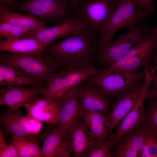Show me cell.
<instances>
[{"label":"cell","instance_id":"9","mask_svg":"<svg viewBox=\"0 0 157 157\" xmlns=\"http://www.w3.org/2000/svg\"><path fill=\"white\" fill-rule=\"evenodd\" d=\"M149 85L145 80L139 81L132 85L127 92L116 97L113 109L108 115V136L142 98L145 97V100L150 99L151 88Z\"/></svg>","mask_w":157,"mask_h":157},{"label":"cell","instance_id":"35","mask_svg":"<svg viewBox=\"0 0 157 157\" xmlns=\"http://www.w3.org/2000/svg\"><path fill=\"white\" fill-rule=\"evenodd\" d=\"M154 48L156 49H157V40H156L155 43Z\"/></svg>","mask_w":157,"mask_h":157},{"label":"cell","instance_id":"25","mask_svg":"<svg viewBox=\"0 0 157 157\" xmlns=\"http://www.w3.org/2000/svg\"><path fill=\"white\" fill-rule=\"evenodd\" d=\"M144 140L140 157H157V133L143 125Z\"/></svg>","mask_w":157,"mask_h":157},{"label":"cell","instance_id":"28","mask_svg":"<svg viewBox=\"0 0 157 157\" xmlns=\"http://www.w3.org/2000/svg\"><path fill=\"white\" fill-rule=\"evenodd\" d=\"M144 111L146 122L144 126L157 133V96L149 100Z\"/></svg>","mask_w":157,"mask_h":157},{"label":"cell","instance_id":"32","mask_svg":"<svg viewBox=\"0 0 157 157\" xmlns=\"http://www.w3.org/2000/svg\"><path fill=\"white\" fill-rule=\"evenodd\" d=\"M138 6L136 12L142 17H147L150 14L153 12L155 7L152 3L154 0H132Z\"/></svg>","mask_w":157,"mask_h":157},{"label":"cell","instance_id":"3","mask_svg":"<svg viewBox=\"0 0 157 157\" xmlns=\"http://www.w3.org/2000/svg\"><path fill=\"white\" fill-rule=\"evenodd\" d=\"M0 60L47 85L60 70L56 61L45 51L21 54L0 51Z\"/></svg>","mask_w":157,"mask_h":157},{"label":"cell","instance_id":"11","mask_svg":"<svg viewBox=\"0 0 157 157\" xmlns=\"http://www.w3.org/2000/svg\"><path fill=\"white\" fill-rule=\"evenodd\" d=\"M41 122L24 116L20 109L16 111L8 109L0 115V124L3 134L11 135L12 139L40 132Z\"/></svg>","mask_w":157,"mask_h":157},{"label":"cell","instance_id":"30","mask_svg":"<svg viewBox=\"0 0 157 157\" xmlns=\"http://www.w3.org/2000/svg\"><path fill=\"white\" fill-rule=\"evenodd\" d=\"M111 152L113 157H139L138 152L121 141L115 144L111 149Z\"/></svg>","mask_w":157,"mask_h":157},{"label":"cell","instance_id":"12","mask_svg":"<svg viewBox=\"0 0 157 157\" xmlns=\"http://www.w3.org/2000/svg\"><path fill=\"white\" fill-rule=\"evenodd\" d=\"M75 91L83 111L108 115L113 109L115 103L107 98L100 89L85 81L75 88Z\"/></svg>","mask_w":157,"mask_h":157},{"label":"cell","instance_id":"24","mask_svg":"<svg viewBox=\"0 0 157 157\" xmlns=\"http://www.w3.org/2000/svg\"><path fill=\"white\" fill-rule=\"evenodd\" d=\"M20 136L12 139L19 157H41V148L39 144L43 141L41 133Z\"/></svg>","mask_w":157,"mask_h":157},{"label":"cell","instance_id":"15","mask_svg":"<svg viewBox=\"0 0 157 157\" xmlns=\"http://www.w3.org/2000/svg\"><path fill=\"white\" fill-rule=\"evenodd\" d=\"M62 101H56L40 96L23 106L26 116L47 124L57 125Z\"/></svg>","mask_w":157,"mask_h":157},{"label":"cell","instance_id":"20","mask_svg":"<svg viewBox=\"0 0 157 157\" xmlns=\"http://www.w3.org/2000/svg\"><path fill=\"white\" fill-rule=\"evenodd\" d=\"M145 97L142 98L124 117L116 127L115 144L124 136L142 126L146 122L144 111Z\"/></svg>","mask_w":157,"mask_h":157},{"label":"cell","instance_id":"5","mask_svg":"<svg viewBox=\"0 0 157 157\" xmlns=\"http://www.w3.org/2000/svg\"><path fill=\"white\" fill-rule=\"evenodd\" d=\"M120 0H80L75 14L81 30L99 37Z\"/></svg>","mask_w":157,"mask_h":157},{"label":"cell","instance_id":"18","mask_svg":"<svg viewBox=\"0 0 157 157\" xmlns=\"http://www.w3.org/2000/svg\"><path fill=\"white\" fill-rule=\"evenodd\" d=\"M83 111L82 117L87 128V135L97 145L102 144L108 136V115L95 111Z\"/></svg>","mask_w":157,"mask_h":157},{"label":"cell","instance_id":"14","mask_svg":"<svg viewBox=\"0 0 157 157\" xmlns=\"http://www.w3.org/2000/svg\"><path fill=\"white\" fill-rule=\"evenodd\" d=\"M76 87L71 89L64 97L58 113L56 126L63 133L64 138L69 134L78 120L83 115V111L75 92Z\"/></svg>","mask_w":157,"mask_h":157},{"label":"cell","instance_id":"2","mask_svg":"<svg viewBox=\"0 0 157 157\" xmlns=\"http://www.w3.org/2000/svg\"><path fill=\"white\" fill-rule=\"evenodd\" d=\"M146 17L133 29L124 35H120L116 40L100 38L98 42L94 63L97 70L106 69L122 57L135 45L147 39L154 29L145 25Z\"/></svg>","mask_w":157,"mask_h":157},{"label":"cell","instance_id":"19","mask_svg":"<svg viewBox=\"0 0 157 157\" xmlns=\"http://www.w3.org/2000/svg\"><path fill=\"white\" fill-rule=\"evenodd\" d=\"M44 82L30 76L11 65L0 61V86H24L38 87Z\"/></svg>","mask_w":157,"mask_h":157},{"label":"cell","instance_id":"34","mask_svg":"<svg viewBox=\"0 0 157 157\" xmlns=\"http://www.w3.org/2000/svg\"><path fill=\"white\" fill-rule=\"evenodd\" d=\"M19 0H0V6L10 8Z\"/></svg>","mask_w":157,"mask_h":157},{"label":"cell","instance_id":"1","mask_svg":"<svg viewBox=\"0 0 157 157\" xmlns=\"http://www.w3.org/2000/svg\"><path fill=\"white\" fill-rule=\"evenodd\" d=\"M100 38L80 30L56 43H51L44 51L56 61L60 70H73L94 64Z\"/></svg>","mask_w":157,"mask_h":157},{"label":"cell","instance_id":"33","mask_svg":"<svg viewBox=\"0 0 157 157\" xmlns=\"http://www.w3.org/2000/svg\"><path fill=\"white\" fill-rule=\"evenodd\" d=\"M152 56L153 62L157 70V49L154 48L152 53ZM149 87L152 88L157 89V74L154 76L150 82Z\"/></svg>","mask_w":157,"mask_h":157},{"label":"cell","instance_id":"29","mask_svg":"<svg viewBox=\"0 0 157 157\" xmlns=\"http://www.w3.org/2000/svg\"><path fill=\"white\" fill-rule=\"evenodd\" d=\"M143 125L124 136L119 141L122 142L139 153L143 143Z\"/></svg>","mask_w":157,"mask_h":157},{"label":"cell","instance_id":"31","mask_svg":"<svg viewBox=\"0 0 157 157\" xmlns=\"http://www.w3.org/2000/svg\"><path fill=\"white\" fill-rule=\"evenodd\" d=\"M3 132L0 131V157H19L17 149L12 143L8 145L3 137Z\"/></svg>","mask_w":157,"mask_h":157},{"label":"cell","instance_id":"23","mask_svg":"<svg viewBox=\"0 0 157 157\" xmlns=\"http://www.w3.org/2000/svg\"><path fill=\"white\" fill-rule=\"evenodd\" d=\"M49 45L36 39L24 38L0 40V51L26 54L44 52Z\"/></svg>","mask_w":157,"mask_h":157},{"label":"cell","instance_id":"13","mask_svg":"<svg viewBox=\"0 0 157 157\" xmlns=\"http://www.w3.org/2000/svg\"><path fill=\"white\" fill-rule=\"evenodd\" d=\"M46 87L8 86L0 88V105H5L9 109L16 111L25 104L42 95Z\"/></svg>","mask_w":157,"mask_h":157},{"label":"cell","instance_id":"26","mask_svg":"<svg viewBox=\"0 0 157 157\" xmlns=\"http://www.w3.org/2000/svg\"><path fill=\"white\" fill-rule=\"evenodd\" d=\"M115 133L112 131L102 144L92 147L83 157H113L111 149L115 144Z\"/></svg>","mask_w":157,"mask_h":157},{"label":"cell","instance_id":"27","mask_svg":"<svg viewBox=\"0 0 157 157\" xmlns=\"http://www.w3.org/2000/svg\"><path fill=\"white\" fill-rule=\"evenodd\" d=\"M31 32L28 29L8 23H0V37L11 40L26 38Z\"/></svg>","mask_w":157,"mask_h":157},{"label":"cell","instance_id":"17","mask_svg":"<svg viewBox=\"0 0 157 157\" xmlns=\"http://www.w3.org/2000/svg\"><path fill=\"white\" fill-rule=\"evenodd\" d=\"M81 29L78 19L74 17L52 27H44L32 32L25 38L36 39L49 45L54 40L70 35Z\"/></svg>","mask_w":157,"mask_h":157},{"label":"cell","instance_id":"22","mask_svg":"<svg viewBox=\"0 0 157 157\" xmlns=\"http://www.w3.org/2000/svg\"><path fill=\"white\" fill-rule=\"evenodd\" d=\"M2 23L26 29L31 33L45 27L31 14H20L10 8L0 6V23Z\"/></svg>","mask_w":157,"mask_h":157},{"label":"cell","instance_id":"8","mask_svg":"<svg viewBox=\"0 0 157 157\" xmlns=\"http://www.w3.org/2000/svg\"><path fill=\"white\" fill-rule=\"evenodd\" d=\"M157 40V26L145 40L134 46L122 57L106 69L110 73L133 72L145 69L153 62L152 53Z\"/></svg>","mask_w":157,"mask_h":157},{"label":"cell","instance_id":"6","mask_svg":"<svg viewBox=\"0 0 157 157\" xmlns=\"http://www.w3.org/2000/svg\"><path fill=\"white\" fill-rule=\"evenodd\" d=\"M144 69L133 72L110 73L106 69L91 76L85 81L100 89L109 99L127 92L134 84L145 80Z\"/></svg>","mask_w":157,"mask_h":157},{"label":"cell","instance_id":"36","mask_svg":"<svg viewBox=\"0 0 157 157\" xmlns=\"http://www.w3.org/2000/svg\"><path fill=\"white\" fill-rule=\"evenodd\" d=\"M75 3H76L80 0H74Z\"/></svg>","mask_w":157,"mask_h":157},{"label":"cell","instance_id":"4","mask_svg":"<svg viewBox=\"0 0 157 157\" xmlns=\"http://www.w3.org/2000/svg\"><path fill=\"white\" fill-rule=\"evenodd\" d=\"M74 0H25L10 8L33 15L45 27L76 17Z\"/></svg>","mask_w":157,"mask_h":157},{"label":"cell","instance_id":"7","mask_svg":"<svg viewBox=\"0 0 157 157\" xmlns=\"http://www.w3.org/2000/svg\"><path fill=\"white\" fill-rule=\"evenodd\" d=\"M101 70H97L94 64L80 67L73 70H60L47 85L44 92L40 96L62 101L71 89Z\"/></svg>","mask_w":157,"mask_h":157},{"label":"cell","instance_id":"16","mask_svg":"<svg viewBox=\"0 0 157 157\" xmlns=\"http://www.w3.org/2000/svg\"><path fill=\"white\" fill-rule=\"evenodd\" d=\"M44 132L41 157H69L72 152L70 144L56 125L49 124Z\"/></svg>","mask_w":157,"mask_h":157},{"label":"cell","instance_id":"10","mask_svg":"<svg viewBox=\"0 0 157 157\" xmlns=\"http://www.w3.org/2000/svg\"><path fill=\"white\" fill-rule=\"evenodd\" d=\"M135 4L132 0H120L110 19L102 31L100 38L112 39L114 34L124 27L129 30L134 28L142 17L135 11Z\"/></svg>","mask_w":157,"mask_h":157},{"label":"cell","instance_id":"21","mask_svg":"<svg viewBox=\"0 0 157 157\" xmlns=\"http://www.w3.org/2000/svg\"><path fill=\"white\" fill-rule=\"evenodd\" d=\"M87 128L82 117L78 120L66 137L70 143L73 157H83L97 144L90 140L86 133Z\"/></svg>","mask_w":157,"mask_h":157}]
</instances>
